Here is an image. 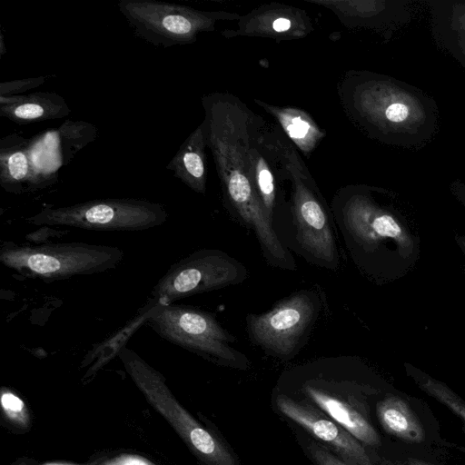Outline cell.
Returning <instances> with one entry per match:
<instances>
[{
    "label": "cell",
    "mask_w": 465,
    "mask_h": 465,
    "mask_svg": "<svg viewBox=\"0 0 465 465\" xmlns=\"http://www.w3.org/2000/svg\"><path fill=\"white\" fill-rule=\"evenodd\" d=\"M461 244L463 245L464 249H465V240L462 241Z\"/></svg>",
    "instance_id": "obj_27"
},
{
    "label": "cell",
    "mask_w": 465,
    "mask_h": 465,
    "mask_svg": "<svg viewBox=\"0 0 465 465\" xmlns=\"http://www.w3.org/2000/svg\"><path fill=\"white\" fill-rule=\"evenodd\" d=\"M71 109L56 93L35 92L0 96V115L17 124H29L68 116Z\"/></svg>",
    "instance_id": "obj_14"
},
{
    "label": "cell",
    "mask_w": 465,
    "mask_h": 465,
    "mask_svg": "<svg viewBox=\"0 0 465 465\" xmlns=\"http://www.w3.org/2000/svg\"><path fill=\"white\" fill-rule=\"evenodd\" d=\"M275 389L311 402L367 448L381 451L383 440L374 407L382 393L374 386L349 371L310 368L287 374Z\"/></svg>",
    "instance_id": "obj_2"
},
{
    "label": "cell",
    "mask_w": 465,
    "mask_h": 465,
    "mask_svg": "<svg viewBox=\"0 0 465 465\" xmlns=\"http://www.w3.org/2000/svg\"><path fill=\"white\" fill-rule=\"evenodd\" d=\"M418 386L429 396L439 401L465 425V400L445 383L429 376H416Z\"/></svg>",
    "instance_id": "obj_18"
},
{
    "label": "cell",
    "mask_w": 465,
    "mask_h": 465,
    "mask_svg": "<svg viewBox=\"0 0 465 465\" xmlns=\"http://www.w3.org/2000/svg\"><path fill=\"white\" fill-rule=\"evenodd\" d=\"M117 5L134 35L159 47L193 44L200 34L214 31L218 23L237 22L242 15L157 0H119Z\"/></svg>",
    "instance_id": "obj_8"
},
{
    "label": "cell",
    "mask_w": 465,
    "mask_h": 465,
    "mask_svg": "<svg viewBox=\"0 0 465 465\" xmlns=\"http://www.w3.org/2000/svg\"><path fill=\"white\" fill-rule=\"evenodd\" d=\"M319 303L308 291H299L284 298L270 311L249 314L246 326L250 340L266 353L289 360L312 326Z\"/></svg>",
    "instance_id": "obj_10"
},
{
    "label": "cell",
    "mask_w": 465,
    "mask_h": 465,
    "mask_svg": "<svg viewBox=\"0 0 465 465\" xmlns=\"http://www.w3.org/2000/svg\"><path fill=\"white\" fill-rule=\"evenodd\" d=\"M167 219V210L159 203L135 198H106L68 206H45L27 218V222L36 226L137 232L160 226Z\"/></svg>",
    "instance_id": "obj_7"
},
{
    "label": "cell",
    "mask_w": 465,
    "mask_h": 465,
    "mask_svg": "<svg viewBox=\"0 0 465 465\" xmlns=\"http://www.w3.org/2000/svg\"><path fill=\"white\" fill-rule=\"evenodd\" d=\"M247 275L244 265L224 252L198 250L170 266L153 286L152 302L172 304L185 297L241 283Z\"/></svg>",
    "instance_id": "obj_9"
},
{
    "label": "cell",
    "mask_w": 465,
    "mask_h": 465,
    "mask_svg": "<svg viewBox=\"0 0 465 465\" xmlns=\"http://www.w3.org/2000/svg\"><path fill=\"white\" fill-rule=\"evenodd\" d=\"M253 101L275 119L285 136L305 157L309 158L325 138L326 131L304 110L289 105H275L257 98Z\"/></svg>",
    "instance_id": "obj_15"
},
{
    "label": "cell",
    "mask_w": 465,
    "mask_h": 465,
    "mask_svg": "<svg viewBox=\"0 0 465 465\" xmlns=\"http://www.w3.org/2000/svg\"><path fill=\"white\" fill-rule=\"evenodd\" d=\"M48 76L30 77L19 80L4 81L0 84V96L24 94V93L39 87L47 81Z\"/></svg>",
    "instance_id": "obj_21"
},
{
    "label": "cell",
    "mask_w": 465,
    "mask_h": 465,
    "mask_svg": "<svg viewBox=\"0 0 465 465\" xmlns=\"http://www.w3.org/2000/svg\"><path fill=\"white\" fill-rule=\"evenodd\" d=\"M272 408L289 424L302 430L350 465H380V456L341 425L304 399L274 389Z\"/></svg>",
    "instance_id": "obj_11"
},
{
    "label": "cell",
    "mask_w": 465,
    "mask_h": 465,
    "mask_svg": "<svg viewBox=\"0 0 465 465\" xmlns=\"http://www.w3.org/2000/svg\"><path fill=\"white\" fill-rule=\"evenodd\" d=\"M313 29L312 21L305 10L272 2L241 15L236 28L226 29L222 35L225 38L248 36L282 42L304 38Z\"/></svg>",
    "instance_id": "obj_12"
},
{
    "label": "cell",
    "mask_w": 465,
    "mask_h": 465,
    "mask_svg": "<svg viewBox=\"0 0 465 465\" xmlns=\"http://www.w3.org/2000/svg\"><path fill=\"white\" fill-rule=\"evenodd\" d=\"M144 322L163 339L215 364L241 371L252 366L245 354L232 347L235 337L208 312L152 302L145 311Z\"/></svg>",
    "instance_id": "obj_6"
},
{
    "label": "cell",
    "mask_w": 465,
    "mask_h": 465,
    "mask_svg": "<svg viewBox=\"0 0 465 465\" xmlns=\"http://www.w3.org/2000/svg\"><path fill=\"white\" fill-rule=\"evenodd\" d=\"M381 430L388 436L409 445L429 443L430 431L414 403L397 393H382L374 407Z\"/></svg>",
    "instance_id": "obj_13"
},
{
    "label": "cell",
    "mask_w": 465,
    "mask_h": 465,
    "mask_svg": "<svg viewBox=\"0 0 465 465\" xmlns=\"http://www.w3.org/2000/svg\"><path fill=\"white\" fill-rule=\"evenodd\" d=\"M202 104L207 147L224 198L237 217L254 232L268 263L292 270L295 262L278 238L252 183L249 151L259 114L229 93L208 94L203 96Z\"/></svg>",
    "instance_id": "obj_1"
},
{
    "label": "cell",
    "mask_w": 465,
    "mask_h": 465,
    "mask_svg": "<svg viewBox=\"0 0 465 465\" xmlns=\"http://www.w3.org/2000/svg\"><path fill=\"white\" fill-rule=\"evenodd\" d=\"M97 461L85 463V464H75V463H67V462H51V463H45L43 465H97Z\"/></svg>",
    "instance_id": "obj_25"
},
{
    "label": "cell",
    "mask_w": 465,
    "mask_h": 465,
    "mask_svg": "<svg viewBox=\"0 0 465 465\" xmlns=\"http://www.w3.org/2000/svg\"><path fill=\"white\" fill-rule=\"evenodd\" d=\"M117 356L147 402L171 425L201 465H241L231 446L180 404L161 372L126 346L119 348Z\"/></svg>",
    "instance_id": "obj_4"
},
{
    "label": "cell",
    "mask_w": 465,
    "mask_h": 465,
    "mask_svg": "<svg viewBox=\"0 0 465 465\" xmlns=\"http://www.w3.org/2000/svg\"><path fill=\"white\" fill-rule=\"evenodd\" d=\"M17 465H26V464H25V463H21V464H17Z\"/></svg>",
    "instance_id": "obj_28"
},
{
    "label": "cell",
    "mask_w": 465,
    "mask_h": 465,
    "mask_svg": "<svg viewBox=\"0 0 465 465\" xmlns=\"http://www.w3.org/2000/svg\"><path fill=\"white\" fill-rule=\"evenodd\" d=\"M275 153L291 185V212L301 246L321 264L334 268L338 253L327 204L300 155L278 124H270Z\"/></svg>",
    "instance_id": "obj_3"
},
{
    "label": "cell",
    "mask_w": 465,
    "mask_h": 465,
    "mask_svg": "<svg viewBox=\"0 0 465 465\" xmlns=\"http://www.w3.org/2000/svg\"><path fill=\"white\" fill-rule=\"evenodd\" d=\"M0 51H1L0 54H1V56H3L4 54L5 53L3 35H1V48H0Z\"/></svg>",
    "instance_id": "obj_26"
},
{
    "label": "cell",
    "mask_w": 465,
    "mask_h": 465,
    "mask_svg": "<svg viewBox=\"0 0 465 465\" xmlns=\"http://www.w3.org/2000/svg\"><path fill=\"white\" fill-rule=\"evenodd\" d=\"M1 408L6 420L15 427H30V414L25 401L9 389L2 388Z\"/></svg>",
    "instance_id": "obj_20"
},
{
    "label": "cell",
    "mask_w": 465,
    "mask_h": 465,
    "mask_svg": "<svg viewBox=\"0 0 465 465\" xmlns=\"http://www.w3.org/2000/svg\"><path fill=\"white\" fill-rule=\"evenodd\" d=\"M33 164L30 140L11 134L0 140V185L7 193L22 194L31 188Z\"/></svg>",
    "instance_id": "obj_17"
},
{
    "label": "cell",
    "mask_w": 465,
    "mask_h": 465,
    "mask_svg": "<svg viewBox=\"0 0 465 465\" xmlns=\"http://www.w3.org/2000/svg\"><path fill=\"white\" fill-rule=\"evenodd\" d=\"M66 232V231L56 230L52 226L43 225L33 232L26 234L25 239L30 242V244L38 245L51 242L49 239L64 235Z\"/></svg>",
    "instance_id": "obj_22"
},
{
    "label": "cell",
    "mask_w": 465,
    "mask_h": 465,
    "mask_svg": "<svg viewBox=\"0 0 465 465\" xmlns=\"http://www.w3.org/2000/svg\"><path fill=\"white\" fill-rule=\"evenodd\" d=\"M206 147L205 128L202 123L180 145L165 167L187 187L201 194L206 193Z\"/></svg>",
    "instance_id": "obj_16"
},
{
    "label": "cell",
    "mask_w": 465,
    "mask_h": 465,
    "mask_svg": "<svg viewBox=\"0 0 465 465\" xmlns=\"http://www.w3.org/2000/svg\"><path fill=\"white\" fill-rule=\"evenodd\" d=\"M295 437L304 454L314 465H350L297 428Z\"/></svg>",
    "instance_id": "obj_19"
},
{
    "label": "cell",
    "mask_w": 465,
    "mask_h": 465,
    "mask_svg": "<svg viewBox=\"0 0 465 465\" xmlns=\"http://www.w3.org/2000/svg\"><path fill=\"white\" fill-rule=\"evenodd\" d=\"M406 465H437L430 461L417 458V457H411L408 456L406 458Z\"/></svg>",
    "instance_id": "obj_24"
},
{
    "label": "cell",
    "mask_w": 465,
    "mask_h": 465,
    "mask_svg": "<svg viewBox=\"0 0 465 465\" xmlns=\"http://www.w3.org/2000/svg\"><path fill=\"white\" fill-rule=\"evenodd\" d=\"M97 465H157L147 458L137 454L123 453Z\"/></svg>",
    "instance_id": "obj_23"
},
{
    "label": "cell",
    "mask_w": 465,
    "mask_h": 465,
    "mask_svg": "<svg viewBox=\"0 0 465 465\" xmlns=\"http://www.w3.org/2000/svg\"><path fill=\"white\" fill-rule=\"evenodd\" d=\"M124 257L118 247L81 242L19 245L7 241L0 246L5 267L46 282L104 272L116 268Z\"/></svg>",
    "instance_id": "obj_5"
}]
</instances>
